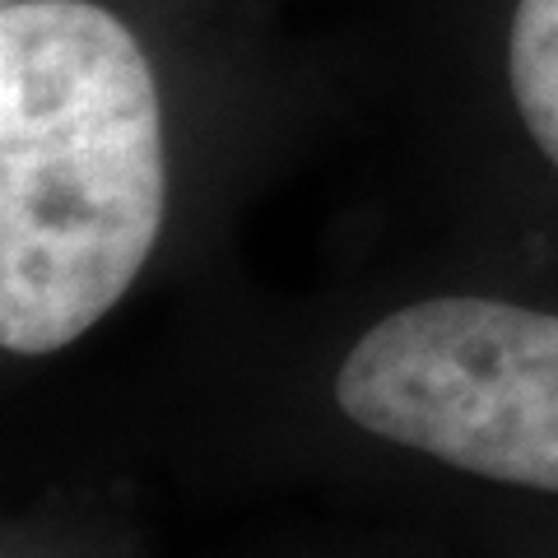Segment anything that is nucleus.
<instances>
[{"label":"nucleus","instance_id":"f257e3e1","mask_svg":"<svg viewBox=\"0 0 558 558\" xmlns=\"http://www.w3.org/2000/svg\"><path fill=\"white\" fill-rule=\"evenodd\" d=\"M163 112L145 47L94 0L0 10V344L57 354L159 242Z\"/></svg>","mask_w":558,"mask_h":558},{"label":"nucleus","instance_id":"f03ea898","mask_svg":"<svg viewBox=\"0 0 558 558\" xmlns=\"http://www.w3.org/2000/svg\"><path fill=\"white\" fill-rule=\"evenodd\" d=\"M336 400L363 433L558 494V312L494 299L410 303L354 340Z\"/></svg>","mask_w":558,"mask_h":558},{"label":"nucleus","instance_id":"7ed1b4c3","mask_svg":"<svg viewBox=\"0 0 558 558\" xmlns=\"http://www.w3.org/2000/svg\"><path fill=\"white\" fill-rule=\"evenodd\" d=\"M508 80L531 140L558 168V0H517Z\"/></svg>","mask_w":558,"mask_h":558}]
</instances>
